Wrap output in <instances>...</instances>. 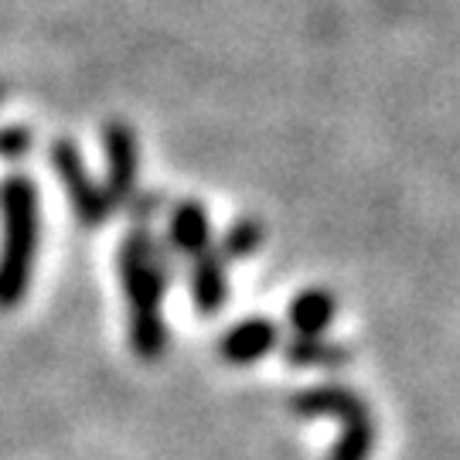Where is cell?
Masks as SVG:
<instances>
[{
  "label": "cell",
  "mask_w": 460,
  "mask_h": 460,
  "mask_svg": "<svg viewBox=\"0 0 460 460\" xmlns=\"http://www.w3.org/2000/svg\"><path fill=\"white\" fill-rule=\"evenodd\" d=\"M174 249L161 243L147 226L123 239L119 246V283L130 304V345L140 362H161L167 351L164 287L174 277Z\"/></svg>",
  "instance_id": "6da1fadb"
},
{
  "label": "cell",
  "mask_w": 460,
  "mask_h": 460,
  "mask_svg": "<svg viewBox=\"0 0 460 460\" xmlns=\"http://www.w3.org/2000/svg\"><path fill=\"white\" fill-rule=\"evenodd\" d=\"M0 311H14L28 294L41 239V205L28 174H7L0 181Z\"/></svg>",
  "instance_id": "7a4b0ae2"
},
{
  "label": "cell",
  "mask_w": 460,
  "mask_h": 460,
  "mask_svg": "<svg viewBox=\"0 0 460 460\" xmlns=\"http://www.w3.org/2000/svg\"><path fill=\"white\" fill-rule=\"evenodd\" d=\"M290 410L296 416H331L341 423V437L331 447L328 460H368L376 450V420L372 410L362 402V395L351 393L348 385L324 382L311 385L290 399Z\"/></svg>",
  "instance_id": "3957f363"
},
{
  "label": "cell",
  "mask_w": 460,
  "mask_h": 460,
  "mask_svg": "<svg viewBox=\"0 0 460 460\" xmlns=\"http://www.w3.org/2000/svg\"><path fill=\"white\" fill-rule=\"evenodd\" d=\"M51 167H55V174L62 181V191H66L68 205H72V212L79 218V226L83 229H102L113 218L116 205L113 198L106 195V188H99L89 178L79 147L72 140H66V137L55 140L51 144Z\"/></svg>",
  "instance_id": "277c9868"
},
{
  "label": "cell",
  "mask_w": 460,
  "mask_h": 460,
  "mask_svg": "<svg viewBox=\"0 0 460 460\" xmlns=\"http://www.w3.org/2000/svg\"><path fill=\"white\" fill-rule=\"evenodd\" d=\"M102 150H106V195L113 205H130L137 195V174H140V147L130 123H106L102 127Z\"/></svg>",
  "instance_id": "5b68a950"
},
{
  "label": "cell",
  "mask_w": 460,
  "mask_h": 460,
  "mask_svg": "<svg viewBox=\"0 0 460 460\" xmlns=\"http://www.w3.org/2000/svg\"><path fill=\"white\" fill-rule=\"evenodd\" d=\"M279 341V328L270 317H246L218 338V358L226 365H252L266 358Z\"/></svg>",
  "instance_id": "8992f818"
},
{
  "label": "cell",
  "mask_w": 460,
  "mask_h": 460,
  "mask_svg": "<svg viewBox=\"0 0 460 460\" xmlns=\"http://www.w3.org/2000/svg\"><path fill=\"white\" fill-rule=\"evenodd\" d=\"M167 246L174 249V256L198 260L212 249V218L205 212V205L198 201H178L167 218Z\"/></svg>",
  "instance_id": "52a82bcc"
},
{
  "label": "cell",
  "mask_w": 460,
  "mask_h": 460,
  "mask_svg": "<svg viewBox=\"0 0 460 460\" xmlns=\"http://www.w3.org/2000/svg\"><path fill=\"white\" fill-rule=\"evenodd\" d=\"M229 296V273H226V260L208 249L205 256L191 260V300H195L198 314H218L226 307Z\"/></svg>",
  "instance_id": "ba28073f"
},
{
  "label": "cell",
  "mask_w": 460,
  "mask_h": 460,
  "mask_svg": "<svg viewBox=\"0 0 460 460\" xmlns=\"http://www.w3.org/2000/svg\"><path fill=\"white\" fill-rule=\"evenodd\" d=\"M334 314H338V296L324 287H314V290H304L290 304V328H294V334L317 338V334L328 331Z\"/></svg>",
  "instance_id": "9c48e42d"
},
{
  "label": "cell",
  "mask_w": 460,
  "mask_h": 460,
  "mask_svg": "<svg viewBox=\"0 0 460 460\" xmlns=\"http://www.w3.org/2000/svg\"><path fill=\"white\" fill-rule=\"evenodd\" d=\"M283 358L290 365H300V368H338L351 358V351L345 345H334L324 334L317 338H304V334H294L287 348H283Z\"/></svg>",
  "instance_id": "30bf717a"
},
{
  "label": "cell",
  "mask_w": 460,
  "mask_h": 460,
  "mask_svg": "<svg viewBox=\"0 0 460 460\" xmlns=\"http://www.w3.org/2000/svg\"><path fill=\"white\" fill-rule=\"evenodd\" d=\"M263 239H266V226L260 218H239V222H232L229 232L222 235V243H218L215 252H218L226 263L249 260L252 252L263 249Z\"/></svg>",
  "instance_id": "8fae6325"
},
{
  "label": "cell",
  "mask_w": 460,
  "mask_h": 460,
  "mask_svg": "<svg viewBox=\"0 0 460 460\" xmlns=\"http://www.w3.org/2000/svg\"><path fill=\"white\" fill-rule=\"evenodd\" d=\"M31 144H34V137L24 123L0 127V161H11V164H14V161H21V157H28Z\"/></svg>",
  "instance_id": "7c38bea8"
},
{
  "label": "cell",
  "mask_w": 460,
  "mask_h": 460,
  "mask_svg": "<svg viewBox=\"0 0 460 460\" xmlns=\"http://www.w3.org/2000/svg\"><path fill=\"white\" fill-rule=\"evenodd\" d=\"M161 205H164V198L157 195V191H154V195H150V191H144V195L137 191V195L130 198V205H127V208H130V215H133V222H137V226H147L150 218L161 212Z\"/></svg>",
  "instance_id": "4fadbf2b"
},
{
  "label": "cell",
  "mask_w": 460,
  "mask_h": 460,
  "mask_svg": "<svg viewBox=\"0 0 460 460\" xmlns=\"http://www.w3.org/2000/svg\"><path fill=\"white\" fill-rule=\"evenodd\" d=\"M0 99H4V83H0Z\"/></svg>",
  "instance_id": "5bb4252c"
}]
</instances>
